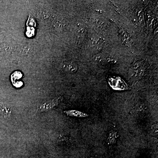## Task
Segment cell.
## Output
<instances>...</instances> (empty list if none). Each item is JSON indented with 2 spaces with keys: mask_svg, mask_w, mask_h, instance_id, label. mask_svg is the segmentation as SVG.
<instances>
[{
  "mask_svg": "<svg viewBox=\"0 0 158 158\" xmlns=\"http://www.w3.org/2000/svg\"><path fill=\"white\" fill-rule=\"evenodd\" d=\"M58 99L53 100L52 101H48L46 103H44L42 105H40L38 108L40 112H44L51 110L54 107H55L58 103Z\"/></svg>",
  "mask_w": 158,
  "mask_h": 158,
  "instance_id": "obj_1",
  "label": "cell"
},
{
  "mask_svg": "<svg viewBox=\"0 0 158 158\" xmlns=\"http://www.w3.org/2000/svg\"><path fill=\"white\" fill-rule=\"evenodd\" d=\"M64 113L67 114L68 116L76 117H87L88 116V114L77 111V110H68V111H64Z\"/></svg>",
  "mask_w": 158,
  "mask_h": 158,
  "instance_id": "obj_2",
  "label": "cell"
},
{
  "mask_svg": "<svg viewBox=\"0 0 158 158\" xmlns=\"http://www.w3.org/2000/svg\"><path fill=\"white\" fill-rule=\"evenodd\" d=\"M22 77V73L18 71L14 73L11 76V81L12 82L13 85L18 83L20 82L21 81H18L19 79L21 78Z\"/></svg>",
  "mask_w": 158,
  "mask_h": 158,
  "instance_id": "obj_3",
  "label": "cell"
},
{
  "mask_svg": "<svg viewBox=\"0 0 158 158\" xmlns=\"http://www.w3.org/2000/svg\"><path fill=\"white\" fill-rule=\"evenodd\" d=\"M67 69L71 72H74L77 70V66L74 63H71L67 66Z\"/></svg>",
  "mask_w": 158,
  "mask_h": 158,
  "instance_id": "obj_4",
  "label": "cell"
},
{
  "mask_svg": "<svg viewBox=\"0 0 158 158\" xmlns=\"http://www.w3.org/2000/svg\"><path fill=\"white\" fill-rule=\"evenodd\" d=\"M94 158V157H91V158Z\"/></svg>",
  "mask_w": 158,
  "mask_h": 158,
  "instance_id": "obj_5",
  "label": "cell"
},
{
  "mask_svg": "<svg viewBox=\"0 0 158 158\" xmlns=\"http://www.w3.org/2000/svg\"><path fill=\"white\" fill-rule=\"evenodd\" d=\"M30 158H33V157H31Z\"/></svg>",
  "mask_w": 158,
  "mask_h": 158,
  "instance_id": "obj_6",
  "label": "cell"
}]
</instances>
